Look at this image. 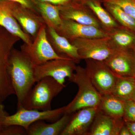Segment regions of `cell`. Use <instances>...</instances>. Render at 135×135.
<instances>
[{
    "instance_id": "cell-1",
    "label": "cell",
    "mask_w": 135,
    "mask_h": 135,
    "mask_svg": "<svg viewBox=\"0 0 135 135\" xmlns=\"http://www.w3.org/2000/svg\"><path fill=\"white\" fill-rule=\"evenodd\" d=\"M34 67L21 50L12 49L9 60L8 72L17 97V110L23 108L27 97L36 83Z\"/></svg>"
},
{
    "instance_id": "cell-2",
    "label": "cell",
    "mask_w": 135,
    "mask_h": 135,
    "mask_svg": "<svg viewBox=\"0 0 135 135\" xmlns=\"http://www.w3.org/2000/svg\"><path fill=\"white\" fill-rule=\"evenodd\" d=\"M69 80L77 85L78 91L72 101L66 106L64 113L72 114L87 107H98L101 95L93 86L85 68L77 66Z\"/></svg>"
},
{
    "instance_id": "cell-3",
    "label": "cell",
    "mask_w": 135,
    "mask_h": 135,
    "mask_svg": "<svg viewBox=\"0 0 135 135\" xmlns=\"http://www.w3.org/2000/svg\"><path fill=\"white\" fill-rule=\"evenodd\" d=\"M65 87L52 77H44L33 87L23 108L40 111L51 110L52 100Z\"/></svg>"
},
{
    "instance_id": "cell-4",
    "label": "cell",
    "mask_w": 135,
    "mask_h": 135,
    "mask_svg": "<svg viewBox=\"0 0 135 135\" xmlns=\"http://www.w3.org/2000/svg\"><path fill=\"white\" fill-rule=\"evenodd\" d=\"M20 40L0 26V104L15 95L8 72L9 60L14 45Z\"/></svg>"
},
{
    "instance_id": "cell-5",
    "label": "cell",
    "mask_w": 135,
    "mask_h": 135,
    "mask_svg": "<svg viewBox=\"0 0 135 135\" xmlns=\"http://www.w3.org/2000/svg\"><path fill=\"white\" fill-rule=\"evenodd\" d=\"M20 48L35 66L53 59H72L56 52L48 39L46 24L41 27L31 44L24 43Z\"/></svg>"
},
{
    "instance_id": "cell-6",
    "label": "cell",
    "mask_w": 135,
    "mask_h": 135,
    "mask_svg": "<svg viewBox=\"0 0 135 135\" xmlns=\"http://www.w3.org/2000/svg\"><path fill=\"white\" fill-rule=\"evenodd\" d=\"M85 68L93 86L101 95L112 94L118 76L104 61L86 59Z\"/></svg>"
},
{
    "instance_id": "cell-7",
    "label": "cell",
    "mask_w": 135,
    "mask_h": 135,
    "mask_svg": "<svg viewBox=\"0 0 135 135\" xmlns=\"http://www.w3.org/2000/svg\"><path fill=\"white\" fill-rule=\"evenodd\" d=\"M66 106L54 110L40 111L35 109H27L21 108L17 110L15 114L8 115L4 122L5 126H18L26 130L29 126L38 121L43 120L55 121L64 113Z\"/></svg>"
},
{
    "instance_id": "cell-8",
    "label": "cell",
    "mask_w": 135,
    "mask_h": 135,
    "mask_svg": "<svg viewBox=\"0 0 135 135\" xmlns=\"http://www.w3.org/2000/svg\"><path fill=\"white\" fill-rule=\"evenodd\" d=\"M76 63L71 59H56L35 66L34 75L36 82L44 77H50L63 86L65 78L70 79L76 69Z\"/></svg>"
},
{
    "instance_id": "cell-9",
    "label": "cell",
    "mask_w": 135,
    "mask_h": 135,
    "mask_svg": "<svg viewBox=\"0 0 135 135\" xmlns=\"http://www.w3.org/2000/svg\"><path fill=\"white\" fill-rule=\"evenodd\" d=\"M69 41L78 49L81 59L104 61L114 50L109 44L108 36L95 38H77Z\"/></svg>"
},
{
    "instance_id": "cell-10",
    "label": "cell",
    "mask_w": 135,
    "mask_h": 135,
    "mask_svg": "<svg viewBox=\"0 0 135 135\" xmlns=\"http://www.w3.org/2000/svg\"><path fill=\"white\" fill-rule=\"evenodd\" d=\"M7 1L9 8L12 16L23 31L33 41L41 27L45 24L43 19L38 12L19 3Z\"/></svg>"
},
{
    "instance_id": "cell-11",
    "label": "cell",
    "mask_w": 135,
    "mask_h": 135,
    "mask_svg": "<svg viewBox=\"0 0 135 135\" xmlns=\"http://www.w3.org/2000/svg\"><path fill=\"white\" fill-rule=\"evenodd\" d=\"M59 34L69 41L77 38H95L108 37L105 30L93 26L79 23L70 20L63 19L55 29Z\"/></svg>"
},
{
    "instance_id": "cell-12",
    "label": "cell",
    "mask_w": 135,
    "mask_h": 135,
    "mask_svg": "<svg viewBox=\"0 0 135 135\" xmlns=\"http://www.w3.org/2000/svg\"><path fill=\"white\" fill-rule=\"evenodd\" d=\"M119 77H135V55L133 50H114L104 61Z\"/></svg>"
},
{
    "instance_id": "cell-13",
    "label": "cell",
    "mask_w": 135,
    "mask_h": 135,
    "mask_svg": "<svg viewBox=\"0 0 135 135\" xmlns=\"http://www.w3.org/2000/svg\"><path fill=\"white\" fill-rule=\"evenodd\" d=\"M98 111V107H87L73 113L60 135H87Z\"/></svg>"
},
{
    "instance_id": "cell-14",
    "label": "cell",
    "mask_w": 135,
    "mask_h": 135,
    "mask_svg": "<svg viewBox=\"0 0 135 135\" xmlns=\"http://www.w3.org/2000/svg\"><path fill=\"white\" fill-rule=\"evenodd\" d=\"M60 8L62 19L70 20L81 24L104 29L92 11L83 3L72 2L67 5L60 6Z\"/></svg>"
},
{
    "instance_id": "cell-15",
    "label": "cell",
    "mask_w": 135,
    "mask_h": 135,
    "mask_svg": "<svg viewBox=\"0 0 135 135\" xmlns=\"http://www.w3.org/2000/svg\"><path fill=\"white\" fill-rule=\"evenodd\" d=\"M125 123L123 119H116L98 111L87 135H119Z\"/></svg>"
},
{
    "instance_id": "cell-16",
    "label": "cell",
    "mask_w": 135,
    "mask_h": 135,
    "mask_svg": "<svg viewBox=\"0 0 135 135\" xmlns=\"http://www.w3.org/2000/svg\"><path fill=\"white\" fill-rule=\"evenodd\" d=\"M47 36L49 41L57 53L71 59L76 64L81 60L78 49L68 39L57 32L53 27L46 26Z\"/></svg>"
},
{
    "instance_id": "cell-17",
    "label": "cell",
    "mask_w": 135,
    "mask_h": 135,
    "mask_svg": "<svg viewBox=\"0 0 135 135\" xmlns=\"http://www.w3.org/2000/svg\"><path fill=\"white\" fill-rule=\"evenodd\" d=\"M72 114L64 113L60 119L53 123L44 120L38 121L31 124L26 131L27 135H59L62 132L71 116Z\"/></svg>"
},
{
    "instance_id": "cell-18",
    "label": "cell",
    "mask_w": 135,
    "mask_h": 135,
    "mask_svg": "<svg viewBox=\"0 0 135 135\" xmlns=\"http://www.w3.org/2000/svg\"><path fill=\"white\" fill-rule=\"evenodd\" d=\"M0 26L11 33L19 37L24 43L31 44L33 41L23 31L9 8L8 1L0 0Z\"/></svg>"
},
{
    "instance_id": "cell-19",
    "label": "cell",
    "mask_w": 135,
    "mask_h": 135,
    "mask_svg": "<svg viewBox=\"0 0 135 135\" xmlns=\"http://www.w3.org/2000/svg\"><path fill=\"white\" fill-rule=\"evenodd\" d=\"M109 44L114 50H133L135 41V33L120 26L107 32Z\"/></svg>"
},
{
    "instance_id": "cell-20",
    "label": "cell",
    "mask_w": 135,
    "mask_h": 135,
    "mask_svg": "<svg viewBox=\"0 0 135 135\" xmlns=\"http://www.w3.org/2000/svg\"><path fill=\"white\" fill-rule=\"evenodd\" d=\"M126 101L112 94L101 95L98 111L116 119H123Z\"/></svg>"
},
{
    "instance_id": "cell-21",
    "label": "cell",
    "mask_w": 135,
    "mask_h": 135,
    "mask_svg": "<svg viewBox=\"0 0 135 135\" xmlns=\"http://www.w3.org/2000/svg\"><path fill=\"white\" fill-rule=\"evenodd\" d=\"M36 11L47 26L55 29L58 28L62 19L60 16V6L33 0Z\"/></svg>"
},
{
    "instance_id": "cell-22",
    "label": "cell",
    "mask_w": 135,
    "mask_h": 135,
    "mask_svg": "<svg viewBox=\"0 0 135 135\" xmlns=\"http://www.w3.org/2000/svg\"><path fill=\"white\" fill-rule=\"evenodd\" d=\"M101 3L99 0H85L83 4L92 11L106 31L121 26L106 9L102 7Z\"/></svg>"
},
{
    "instance_id": "cell-23",
    "label": "cell",
    "mask_w": 135,
    "mask_h": 135,
    "mask_svg": "<svg viewBox=\"0 0 135 135\" xmlns=\"http://www.w3.org/2000/svg\"><path fill=\"white\" fill-rule=\"evenodd\" d=\"M135 91L134 77L118 76L112 94L118 98L126 101L132 99Z\"/></svg>"
},
{
    "instance_id": "cell-24",
    "label": "cell",
    "mask_w": 135,
    "mask_h": 135,
    "mask_svg": "<svg viewBox=\"0 0 135 135\" xmlns=\"http://www.w3.org/2000/svg\"><path fill=\"white\" fill-rule=\"evenodd\" d=\"M104 6L116 22L122 27L135 33V19L126 13L119 6L108 2H103Z\"/></svg>"
},
{
    "instance_id": "cell-25",
    "label": "cell",
    "mask_w": 135,
    "mask_h": 135,
    "mask_svg": "<svg viewBox=\"0 0 135 135\" xmlns=\"http://www.w3.org/2000/svg\"><path fill=\"white\" fill-rule=\"evenodd\" d=\"M103 2L112 3L118 5L135 19V0H105Z\"/></svg>"
},
{
    "instance_id": "cell-26",
    "label": "cell",
    "mask_w": 135,
    "mask_h": 135,
    "mask_svg": "<svg viewBox=\"0 0 135 135\" xmlns=\"http://www.w3.org/2000/svg\"><path fill=\"white\" fill-rule=\"evenodd\" d=\"M124 122H135V101L133 99L126 101L123 118Z\"/></svg>"
},
{
    "instance_id": "cell-27",
    "label": "cell",
    "mask_w": 135,
    "mask_h": 135,
    "mask_svg": "<svg viewBox=\"0 0 135 135\" xmlns=\"http://www.w3.org/2000/svg\"><path fill=\"white\" fill-rule=\"evenodd\" d=\"M26 135V130L21 126H6L1 135Z\"/></svg>"
},
{
    "instance_id": "cell-28",
    "label": "cell",
    "mask_w": 135,
    "mask_h": 135,
    "mask_svg": "<svg viewBox=\"0 0 135 135\" xmlns=\"http://www.w3.org/2000/svg\"><path fill=\"white\" fill-rule=\"evenodd\" d=\"M8 115L3 103L0 104V135L6 126L4 125V122L6 117Z\"/></svg>"
},
{
    "instance_id": "cell-29",
    "label": "cell",
    "mask_w": 135,
    "mask_h": 135,
    "mask_svg": "<svg viewBox=\"0 0 135 135\" xmlns=\"http://www.w3.org/2000/svg\"><path fill=\"white\" fill-rule=\"evenodd\" d=\"M7 1L14 2L19 3L20 5H23L24 7L28 8L29 9H31L35 12H38L36 11L35 5H34L33 0H7Z\"/></svg>"
},
{
    "instance_id": "cell-30",
    "label": "cell",
    "mask_w": 135,
    "mask_h": 135,
    "mask_svg": "<svg viewBox=\"0 0 135 135\" xmlns=\"http://www.w3.org/2000/svg\"><path fill=\"white\" fill-rule=\"evenodd\" d=\"M38 1L47 3L56 6H62L67 5L72 2L71 0H35Z\"/></svg>"
},
{
    "instance_id": "cell-31",
    "label": "cell",
    "mask_w": 135,
    "mask_h": 135,
    "mask_svg": "<svg viewBox=\"0 0 135 135\" xmlns=\"http://www.w3.org/2000/svg\"><path fill=\"white\" fill-rule=\"evenodd\" d=\"M119 135H131V133L125 122L121 128Z\"/></svg>"
},
{
    "instance_id": "cell-32",
    "label": "cell",
    "mask_w": 135,
    "mask_h": 135,
    "mask_svg": "<svg viewBox=\"0 0 135 135\" xmlns=\"http://www.w3.org/2000/svg\"><path fill=\"white\" fill-rule=\"evenodd\" d=\"M131 135H135V122H125Z\"/></svg>"
},
{
    "instance_id": "cell-33",
    "label": "cell",
    "mask_w": 135,
    "mask_h": 135,
    "mask_svg": "<svg viewBox=\"0 0 135 135\" xmlns=\"http://www.w3.org/2000/svg\"><path fill=\"white\" fill-rule=\"evenodd\" d=\"M74 2L79 3H84L85 0H71Z\"/></svg>"
},
{
    "instance_id": "cell-34",
    "label": "cell",
    "mask_w": 135,
    "mask_h": 135,
    "mask_svg": "<svg viewBox=\"0 0 135 135\" xmlns=\"http://www.w3.org/2000/svg\"><path fill=\"white\" fill-rule=\"evenodd\" d=\"M133 52H134V55H135V41L134 44V46H133Z\"/></svg>"
},
{
    "instance_id": "cell-35",
    "label": "cell",
    "mask_w": 135,
    "mask_h": 135,
    "mask_svg": "<svg viewBox=\"0 0 135 135\" xmlns=\"http://www.w3.org/2000/svg\"><path fill=\"white\" fill-rule=\"evenodd\" d=\"M132 99H133V100H134L135 101V91L134 93V95H133Z\"/></svg>"
},
{
    "instance_id": "cell-36",
    "label": "cell",
    "mask_w": 135,
    "mask_h": 135,
    "mask_svg": "<svg viewBox=\"0 0 135 135\" xmlns=\"http://www.w3.org/2000/svg\"><path fill=\"white\" fill-rule=\"evenodd\" d=\"M99 1H101V2H103L104 1H105V0H99Z\"/></svg>"
},
{
    "instance_id": "cell-37",
    "label": "cell",
    "mask_w": 135,
    "mask_h": 135,
    "mask_svg": "<svg viewBox=\"0 0 135 135\" xmlns=\"http://www.w3.org/2000/svg\"></svg>"
}]
</instances>
